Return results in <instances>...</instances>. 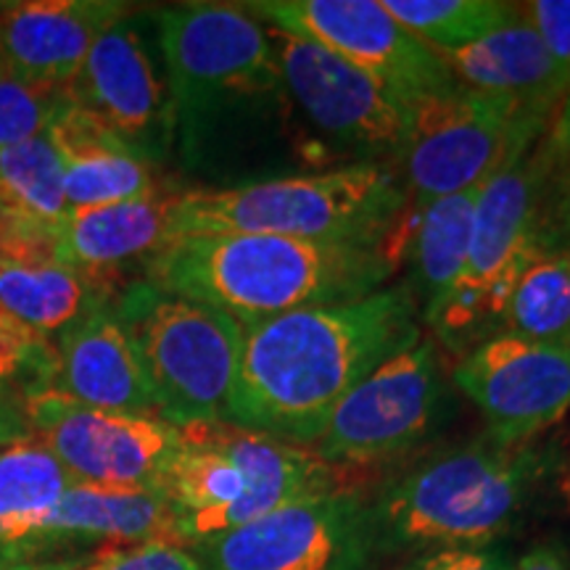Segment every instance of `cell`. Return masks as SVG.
<instances>
[{
  "mask_svg": "<svg viewBox=\"0 0 570 570\" xmlns=\"http://www.w3.org/2000/svg\"><path fill=\"white\" fill-rule=\"evenodd\" d=\"M552 444L481 439L441 449L367 499L377 560L452 547H491L537 502L554 475Z\"/></svg>",
  "mask_w": 570,
  "mask_h": 570,
  "instance_id": "277c9868",
  "label": "cell"
},
{
  "mask_svg": "<svg viewBox=\"0 0 570 570\" xmlns=\"http://www.w3.org/2000/svg\"><path fill=\"white\" fill-rule=\"evenodd\" d=\"M85 562L80 558H59V560H13L0 562V570H82Z\"/></svg>",
  "mask_w": 570,
  "mask_h": 570,
  "instance_id": "74e56055",
  "label": "cell"
},
{
  "mask_svg": "<svg viewBox=\"0 0 570 570\" xmlns=\"http://www.w3.org/2000/svg\"><path fill=\"white\" fill-rule=\"evenodd\" d=\"M554 119L462 82L410 101L407 140L396 159L410 212L483 188L531 154Z\"/></svg>",
  "mask_w": 570,
  "mask_h": 570,
  "instance_id": "ba28073f",
  "label": "cell"
},
{
  "mask_svg": "<svg viewBox=\"0 0 570 570\" xmlns=\"http://www.w3.org/2000/svg\"><path fill=\"white\" fill-rule=\"evenodd\" d=\"M452 77L468 88L510 98L525 109L558 117L570 92V77L562 71L544 42L520 17L508 27L454 51H436Z\"/></svg>",
  "mask_w": 570,
  "mask_h": 570,
  "instance_id": "44dd1931",
  "label": "cell"
},
{
  "mask_svg": "<svg viewBox=\"0 0 570 570\" xmlns=\"http://www.w3.org/2000/svg\"><path fill=\"white\" fill-rule=\"evenodd\" d=\"M518 6L552 61L570 77V0H529Z\"/></svg>",
  "mask_w": 570,
  "mask_h": 570,
  "instance_id": "d6a6232c",
  "label": "cell"
},
{
  "mask_svg": "<svg viewBox=\"0 0 570 570\" xmlns=\"http://www.w3.org/2000/svg\"><path fill=\"white\" fill-rule=\"evenodd\" d=\"M240 9L267 21L269 30L336 53L407 104L458 82L431 46L391 17L383 0H254Z\"/></svg>",
  "mask_w": 570,
  "mask_h": 570,
  "instance_id": "7c38bea8",
  "label": "cell"
},
{
  "mask_svg": "<svg viewBox=\"0 0 570 570\" xmlns=\"http://www.w3.org/2000/svg\"><path fill=\"white\" fill-rule=\"evenodd\" d=\"M396 267L399 259L383 246L281 235H190L164 248L142 281L214 306L248 327L375 294L386 288Z\"/></svg>",
  "mask_w": 570,
  "mask_h": 570,
  "instance_id": "3957f363",
  "label": "cell"
},
{
  "mask_svg": "<svg viewBox=\"0 0 570 570\" xmlns=\"http://www.w3.org/2000/svg\"><path fill=\"white\" fill-rule=\"evenodd\" d=\"M277 67L317 159L394 164L410 127V104L315 42L269 30Z\"/></svg>",
  "mask_w": 570,
  "mask_h": 570,
  "instance_id": "30bf717a",
  "label": "cell"
},
{
  "mask_svg": "<svg viewBox=\"0 0 570 570\" xmlns=\"http://www.w3.org/2000/svg\"><path fill=\"white\" fill-rule=\"evenodd\" d=\"M69 104L161 164L175 142V109L167 75L156 67L140 24L130 13L98 35L67 85Z\"/></svg>",
  "mask_w": 570,
  "mask_h": 570,
  "instance_id": "2e32d148",
  "label": "cell"
},
{
  "mask_svg": "<svg viewBox=\"0 0 570 570\" xmlns=\"http://www.w3.org/2000/svg\"><path fill=\"white\" fill-rule=\"evenodd\" d=\"M547 138H550L562 164L570 169V92H568L566 104H562L558 119H554L550 132H547Z\"/></svg>",
  "mask_w": 570,
  "mask_h": 570,
  "instance_id": "8d00e7d4",
  "label": "cell"
},
{
  "mask_svg": "<svg viewBox=\"0 0 570 570\" xmlns=\"http://www.w3.org/2000/svg\"><path fill=\"white\" fill-rule=\"evenodd\" d=\"M56 375L53 338L40 336L0 306V383L21 396L51 391Z\"/></svg>",
  "mask_w": 570,
  "mask_h": 570,
  "instance_id": "f1b7e54d",
  "label": "cell"
},
{
  "mask_svg": "<svg viewBox=\"0 0 570 570\" xmlns=\"http://www.w3.org/2000/svg\"><path fill=\"white\" fill-rule=\"evenodd\" d=\"M386 11L433 51H454L518 19L508 0H383Z\"/></svg>",
  "mask_w": 570,
  "mask_h": 570,
  "instance_id": "4316f807",
  "label": "cell"
},
{
  "mask_svg": "<svg viewBox=\"0 0 570 570\" xmlns=\"http://www.w3.org/2000/svg\"><path fill=\"white\" fill-rule=\"evenodd\" d=\"M24 415L71 481L90 487L161 491L183 446V431L167 420L96 410L59 391L24 396Z\"/></svg>",
  "mask_w": 570,
  "mask_h": 570,
  "instance_id": "4fadbf2b",
  "label": "cell"
},
{
  "mask_svg": "<svg viewBox=\"0 0 570 570\" xmlns=\"http://www.w3.org/2000/svg\"><path fill=\"white\" fill-rule=\"evenodd\" d=\"M111 309L130 333L161 420L177 428L230 420L244 352L238 320L148 281L119 291Z\"/></svg>",
  "mask_w": 570,
  "mask_h": 570,
  "instance_id": "52a82bcc",
  "label": "cell"
},
{
  "mask_svg": "<svg viewBox=\"0 0 570 570\" xmlns=\"http://www.w3.org/2000/svg\"><path fill=\"white\" fill-rule=\"evenodd\" d=\"M0 198L42 223L61 227L69 217L63 164L51 135L42 132L0 151Z\"/></svg>",
  "mask_w": 570,
  "mask_h": 570,
  "instance_id": "83f0119b",
  "label": "cell"
},
{
  "mask_svg": "<svg viewBox=\"0 0 570 570\" xmlns=\"http://www.w3.org/2000/svg\"><path fill=\"white\" fill-rule=\"evenodd\" d=\"M63 164V194L69 209H96L132 202L161 190L164 180L151 159L98 125L90 114L63 101L48 127Z\"/></svg>",
  "mask_w": 570,
  "mask_h": 570,
  "instance_id": "ffe728a7",
  "label": "cell"
},
{
  "mask_svg": "<svg viewBox=\"0 0 570 570\" xmlns=\"http://www.w3.org/2000/svg\"><path fill=\"white\" fill-rule=\"evenodd\" d=\"M75 544H183L175 512L156 489H106L71 483L53 510L46 533V550L63 552Z\"/></svg>",
  "mask_w": 570,
  "mask_h": 570,
  "instance_id": "7402d4cb",
  "label": "cell"
},
{
  "mask_svg": "<svg viewBox=\"0 0 570 570\" xmlns=\"http://www.w3.org/2000/svg\"><path fill=\"white\" fill-rule=\"evenodd\" d=\"M67 101V90L38 85L0 69V151L48 132Z\"/></svg>",
  "mask_w": 570,
  "mask_h": 570,
  "instance_id": "f546056e",
  "label": "cell"
},
{
  "mask_svg": "<svg viewBox=\"0 0 570 570\" xmlns=\"http://www.w3.org/2000/svg\"><path fill=\"white\" fill-rule=\"evenodd\" d=\"M111 302L53 338L56 375L51 391L96 410L159 417L146 370L130 333L114 315Z\"/></svg>",
  "mask_w": 570,
  "mask_h": 570,
  "instance_id": "d6986e66",
  "label": "cell"
},
{
  "mask_svg": "<svg viewBox=\"0 0 570 570\" xmlns=\"http://www.w3.org/2000/svg\"><path fill=\"white\" fill-rule=\"evenodd\" d=\"M452 383L479 407L487 436L531 444L570 410V346L497 333L454 362Z\"/></svg>",
  "mask_w": 570,
  "mask_h": 570,
  "instance_id": "9a60e30c",
  "label": "cell"
},
{
  "mask_svg": "<svg viewBox=\"0 0 570 570\" xmlns=\"http://www.w3.org/2000/svg\"><path fill=\"white\" fill-rule=\"evenodd\" d=\"M30 436L32 431L24 415V396L17 389L0 383V446Z\"/></svg>",
  "mask_w": 570,
  "mask_h": 570,
  "instance_id": "e575fe53",
  "label": "cell"
},
{
  "mask_svg": "<svg viewBox=\"0 0 570 570\" xmlns=\"http://www.w3.org/2000/svg\"><path fill=\"white\" fill-rule=\"evenodd\" d=\"M407 194L394 164H338L317 173L188 188L177 206V238L281 235L317 244L383 246L404 262Z\"/></svg>",
  "mask_w": 570,
  "mask_h": 570,
  "instance_id": "5b68a950",
  "label": "cell"
},
{
  "mask_svg": "<svg viewBox=\"0 0 570 570\" xmlns=\"http://www.w3.org/2000/svg\"><path fill=\"white\" fill-rule=\"evenodd\" d=\"M125 13V3L109 0L0 6V69L21 80L67 90L98 35Z\"/></svg>",
  "mask_w": 570,
  "mask_h": 570,
  "instance_id": "ac0fdd59",
  "label": "cell"
},
{
  "mask_svg": "<svg viewBox=\"0 0 570 570\" xmlns=\"http://www.w3.org/2000/svg\"><path fill=\"white\" fill-rule=\"evenodd\" d=\"M537 190V148L483 185L465 267L439 315L428 323L436 344L454 360L497 336L518 277L541 256Z\"/></svg>",
  "mask_w": 570,
  "mask_h": 570,
  "instance_id": "9c48e42d",
  "label": "cell"
},
{
  "mask_svg": "<svg viewBox=\"0 0 570 570\" xmlns=\"http://www.w3.org/2000/svg\"><path fill=\"white\" fill-rule=\"evenodd\" d=\"M510 570H570V547L560 539H547L520 554Z\"/></svg>",
  "mask_w": 570,
  "mask_h": 570,
  "instance_id": "d590c367",
  "label": "cell"
},
{
  "mask_svg": "<svg viewBox=\"0 0 570 570\" xmlns=\"http://www.w3.org/2000/svg\"><path fill=\"white\" fill-rule=\"evenodd\" d=\"M420 338L404 283L248 325L227 423L312 449L341 399Z\"/></svg>",
  "mask_w": 570,
  "mask_h": 570,
  "instance_id": "7a4b0ae2",
  "label": "cell"
},
{
  "mask_svg": "<svg viewBox=\"0 0 570 570\" xmlns=\"http://www.w3.org/2000/svg\"><path fill=\"white\" fill-rule=\"evenodd\" d=\"M204 570H370L367 499L338 489L190 547Z\"/></svg>",
  "mask_w": 570,
  "mask_h": 570,
  "instance_id": "5bb4252c",
  "label": "cell"
},
{
  "mask_svg": "<svg viewBox=\"0 0 570 570\" xmlns=\"http://www.w3.org/2000/svg\"><path fill=\"white\" fill-rule=\"evenodd\" d=\"M512 560L499 547H452L420 552L399 570H510Z\"/></svg>",
  "mask_w": 570,
  "mask_h": 570,
  "instance_id": "836d02e7",
  "label": "cell"
},
{
  "mask_svg": "<svg viewBox=\"0 0 570 570\" xmlns=\"http://www.w3.org/2000/svg\"><path fill=\"white\" fill-rule=\"evenodd\" d=\"M180 431L183 446L164 473L161 494L175 512L183 547L204 544L288 504L344 489L338 468L312 449L230 423Z\"/></svg>",
  "mask_w": 570,
  "mask_h": 570,
  "instance_id": "8992f818",
  "label": "cell"
},
{
  "mask_svg": "<svg viewBox=\"0 0 570 570\" xmlns=\"http://www.w3.org/2000/svg\"><path fill=\"white\" fill-rule=\"evenodd\" d=\"M180 196L183 190L164 185L132 202L69 209L56 238V262L117 296L177 240Z\"/></svg>",
  "mask_w": 570,
  "mask_h": 570,
  "instance_id": "e0dca14e",
  "label": "cell"
},
{
  "mask_svg": "<svg viewBox=\"0 0 570 570\" xmlns=\"http://www.w3.org/2000/svg\"><path fill=\"white\" fill-rule=\"evenodd\" d=\"M452 417L436 341L420 338L381 362L333 410L312 446L331 465H377L428 444Z\"/></svg>",
  "mask_w": 570,
  "mask_h": 570,
  "instance_id": "8fae6325",
  "label": "cell"
},
{
  "mask_svg": "<svg viewBox=\"0 0 570 570\" xmlns=\"http://www.w3.org/2000/svg\"><path fill=\"white\" fill-rule=\"evenodd\" d=\"M499 333L533 344L570 346V252L544 254L523 269Z\"/></svg>",
  "mask_w": 570,
  "mask_h": 570,
  "instance_id": "484cf974",
  "label": "cell"
},
{
  "mask_svg": "<svg viewBox=\"0 0 570 570\" xmlns=\"http://www.w3.org/2000/svg\"><path fill=\"white\" fill-rule=\"evenodd\" d=\"M71 475L40 439L0 446V562L46 560V533Z\"/></svg>",
  "mask_w": 570,
  "mask_h": 570,
  "instance_id": "603a6c76",
  "label": "cell"
},
{
  "mask_svg": "<svg viewBox=\"0 0 570 570\" xmlns=\"http://www.w3.org/2000/svg\"><path fill=\"white\" fill-rule=\"evenodd\" d=\"M59 227L42 223L0 198V262L3 265H48L56 262Z\"/></svg>",
  "mask_w": 570,
  "mask_h": 570,
  "instance_id": "4dcf8cb0",
  "label": "cell"
},
{
  "mask_svg": "<svg viewBox=\"0 0 570 570\" xmlns=\"http://www.w3.org/2000/svg\"><path fill=\"white\" fill-rule=\"evenodd\" d=\"M111 294L77 275L75 269L48 265H3L0 262V306L30 325L40 336L56 338L77 320L109 304Z\"/></svg>",
  "mask_w": 570,
  "mask_h": 570,
  "instance_id": "d4e9b609",
  "label": "cell"
},
{
  "mask_svg": "<svg viewBox=\"0 0 570 570\" xmlns=\"http://www.w3.org/2000/svg\"><path fill=\"white\" fill-rule=\"evenodd\" d=\"M483 188L444 196L439 202L410 212L407 246V288L415 298L420 323H431L458 285L465 267L470 235H473L475 204Z\"/></svg>",
  "mask_w": 570,
  "mask_h": 570,
  "instance_id": "cb8c5ba5",
  "label": "cell"
},
{
  "mask_svg": "<svg viewBox=\"0 0 570 570\" xmlns=\"http://www.w3.org/2000/svg\"><path fill=\"white\" fill-rule=\"evenodd\" d=\"M154 21L175 142L194 173L235 188L302 175L317 161L262 21L225 3L173 6Z\"/></svg>",
  "mask_w": 570,
  "mask_h": 570,
  "instance_id": "6da1fadb",
  "label": "cell"
},
{
  "mask_svg": "<svg viewBox=\"0 0 570 570\" xmlns=\"http://www.w3.org/2000/svg\"><path fill=\"white\" fill-rule=\"evenodd\" d=\"M82 570H204L202 560L183 544H140L111 550Z\"/></svg>",
  "mask_w": 570,
  "mask_h": 570,
  "instance_id": "1f68e13d",
  "label": "cell"
}]
</instances>
